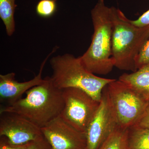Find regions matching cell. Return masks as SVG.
I'll list each match as a JSON object with an SVG mask.
<instances>
[{
  "mask_svg": "<svg viewBox=\"0 0 149 149\" xmlns=\"http://www.w3.org/2000/svg\"><path fill=\"white\" fill-rule=\"evenodd\" d=\"M131 23L139 27H144L149 25V9L144 13L136 20H131Z\"/></svg>",
  "mask_w": 149,
  "mask_h": 149,
  "instance_id": "obj_19",
  "label": "cell"
},
{
  "mask_svg": "<svg viewBox=\"0 0 149 149\" xmlns=\"http://www.w3.org/2000/svg\"><path fill=\"white\" fill-rule=\"evenodd\" d=\"M50 63L53 70L51 78L56 88L61 90L68 88L80 89L99 102L104 88L116 80L97 76L85 68L80 57L70 54L53 57Z\"/></svg>",
  "mask_w": 149,
  "mask_h": 149,
  "instance_id": "obj_4",
  "label": "cell"
},
{
  "mask_svg": "<svg viewBox=\"0 0 149 149\" xmlns=\"http://www.w3.org/2000/svg\"><path fill=\"white\" fill-rule=\"evenodd\" d=\"M136 66L137 70L143 67L149 66V40L136 59Z\"/></svg>",
  "mask_w": 149,
  "mask_h": 149,
  "instance_id": "obj_16",
  "label": "cell"
},
{
  "mask_svg": "<svg viewBox=\"0 0 149 149\" xmlns=\"http://www.w3.org/2000/svg\"><path fill=\"white\" fill-rule=\"evenodd\" d=\"M118 80L128 85L149 102V66L143 67L131 73H124Z\"/></svg>",
  "mask_w": 149,
  "mask_h": 149,
  "instance_id": "obj_11",
  "label": "cell"
},
{
  "mask_svg": "<svg viewBox=\"0 0 149 149\" xmlns=\"http://www.w3.org/2000/svg\"><path fill=\"white\" fill-rule=\"evenodd\" d=\"M26 94L24 98L1 108L0 113H16L41 128L59 116L64 108L62 90L55 86L50 77H46Z\"/></svg>",
  "mask_w": 149,
  "mask_h": 149,
  "instance_id": "obj_1",
  "label": "cell"
},
{
  "mask_svg": "<svg viewBox=\"0 0 149 149\" xmlns=\"http://www.w3.org/2000/svg\"><path fill=\"white\" fill-rule=\"evenodd\" d=\"M135 125L143 128H149V102L142 117Z\"/></svg>",
  "mask_w": 149,
  "mask_h": 149,
  "instance_id": "obj_20",
  "label": "cell"
},
{
  "mask_svg": "<svg viewBox=\"0 0 149 149\" xmlns=\"http://www.w3.org/2000/svg\"><path fill=\"white\" fill-rule=\"evenodd\" d=\"M56 47L52 52L42 63L39 73L32 80L24 82H19L15 80V74L10 72L6 74H0V99L1 102H6L8 104L13 103L19 99L24 93L35 86L43 83L42 78L43 68L47 60L58 49Z\"/></svg>",
  "mask_w": 149,
  "mask_h": 149,
  "instance_id": "obj_10",
  "label": "cell"
},
{
  "mask_svg": "<svg viewBox=\"0 0 149 149\" xmlns=\"http://www.w3.org/2000/svg\"><path fill=\"white\" fill-rule=\"evenodd\" d=\"M26 149H52L50 144L44 136L29 143Z\"/></svg>",
  "mask_w": 149,
  "mask_h": 149,
  "instance_id": "obj_18",
  "label": "cell"
},
{
  "mask_svg": "<svg viewBox=\"0 0 149 149\" xmlns=\"http://www.w3.org/2000/svg\"><path fill=\"white\" fill-rule=\"evenodd\" d=\"M129 149H149V128L134 125L128 128Z\"/></svg>",
  "mask_w": 149,
  "mask_h": 149,
  "instance_id": "obj_12",
  "label": "cell"
},
{
  "mask_svg": "<svg viewBox=\"0 0 149 149\" xmlns=\"http://www.w3.org/2000/svg\"><path fill=\"white\" fill-rule=\"evenodd\" d=\"M56 0H41L36 6V12L39 16L49 17L52 16L56 9Z\"/></svg>",
  "mask_w": 149,
  "mask_h": 149,
  "instance_id": "obj_15",
  "label": "cell"
},
{
  "mask_svg": "<svg viewBox=\"0 0 149 149\" xmlns=\"http://www.w3.org/2000/svg\"><path fill=\"white\" fill-rule=\"evenodd\" d=\"M94 33L90 47L79 57L85 68L94 74L105 75L114 66L112 58V23L110 7L98 0L91 11Z\"/></svg>",
  "mask_w": 149,
  "mask_h": 149,
  "instance_id": "obj_3",
  "label": "cell"
},
{
  "mask_svg": "<svg viewBox=\"0 0 149 149\" xmlns=\"http://www.w3.org/2000/svg\"><path fill=\"white\" fill-rule=\"evenodd\" d=\"M0 118V136H4L16 145H23L43 136L41 128L16 113H4Z\"/></svg>",
  "mask_w": 149,
  "mask_h": 149,
  "instance_id": "obj_9",
  "label": "cell"
},
{
  "mask_svg": "<svg viewBox=\"0 0 149 149\" xmlns=\"http://www.w3.org/2000/svg\"><path fill=\"white\" fill-rule=\"evenodd\" d=\"M16 0H0V17L5 26L6 32L11 36L15 30L14 14Z\"/></svg>",
  "mask_w": 149,
  "mask_h": 149,
  "instance_id": "obj_13",
  "label": "cell"
},
{
  "mask_svg": "<svg viewBox=\"0 0 149 149\" xmlns=\"http://www.w3.org/2000/svg\"><path fill=\"white\" fill-rule=\"evenodd\" d=\"M110 8L112 58L114 66L120 70L135 72L137 70L136 59L149 40V25L137 27L119 8Z\"/></svg>",
  "mask_w": 149,
  "mask_h": 149,
  "instance_id": "obj_2",
  "label": "cell"
},
{
  "mask_svg": "<svg viewBox=\"0 0 149 149\" xmlns=\"http://www.w3.org/2000/svg\"><path fill=\"white\" fill-rule=\"evenodd\" d=\"M118 126L106 86L103 90L98 108L85 133L87 149H98Z\"/></svg>",
  "mask_w": 149,
  "mask_h": 149,
  "instance_id": "obj_7",
  "label": "cell"
},
{
  "mask_svg": "<svg viewBox=\"0 0 149 149\" xmlns=\"http://www.w3.org/2000/svg\"><path fill=\"white\" fill-rule=\"evenodd\" d=\"M52 149H87L85 133L68 123L60 116L41 128Z\"/></svg>",
  "mask_w": 149,
  "mask_h": 149,
  "instance_id": "obj_8",
  "label": "cell"
},
{
  "mask_svg": "<svg viewBox=\"0 0 149 149\" xmlns=\"http://www.w3.org/2000/svg\"><path fill=\"white\" fill-rule=\"evenodd\" d=\"M62 91L64 107L59 116L76 130L85 134L100 102L77 88H66Z\"/></svg>",
  "mask_w": 149,
  "mask_h": 149,
  "instance_id": "obj_6",
  "label": "cell"
},
{
  "mask_svg": "<svg viewBox=\"0 0 149 149\" xmlns=\"http://www.w3.org/2000/svg\"><path fill=\"white\" fill-rule=\"evenodd\" d=\"M119 127L125 129L136 125L149 102L119 80L107 85Z\"/></svg>",
  "mask_w": 149,
  "mask_h": 149,
  "instance_id": "obj_5",
  "label": "cell"
},
{
  "mask_svg": "<svg viewBox=\"0 0 149 149\" xmlns=\"http://www.w3.org/2000/svg\"><path fill=\"white\" fill-rule=\"evenodd\" d=\"M0 137V149H26L30 143L23 145H16L12 143L6 136Z\"/></svg>",
  "mask_w": 149,
  "mask_h": 149,
  "instance_id": "obj_17",
  "label": "cell"
},
{
  "mask_svg": "<svg viewBox=\"0 0 149 149\" xmlns=\"http://www.w3.org/2000/svg\"><path fill=\"white\" fill-rule=\"evenodd\" d=\"M128 129L118 127L98 149H129Z\"/></svg>",
  "mask_w": 149,
  "mask_h": 149,
  "instance_id": "obj_14",
  "label": "cell"
}]
</instances>
